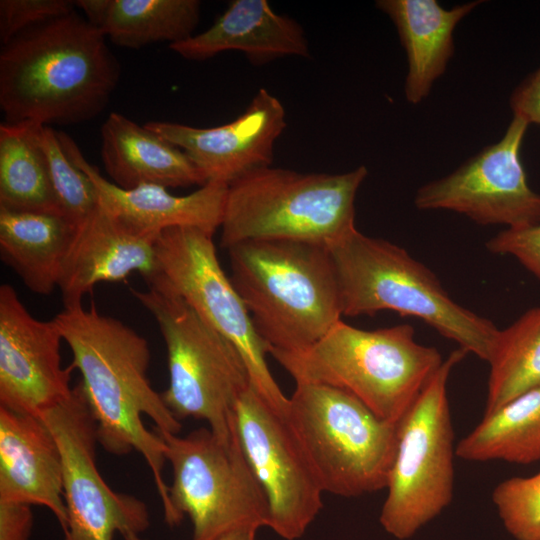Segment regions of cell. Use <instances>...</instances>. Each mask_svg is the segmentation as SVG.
Listing matches in <instances>:
<instances>
[{
  "label": "cell",
  "instance_id": "1",
  "mask_svg": "<svg viewBox=\"0 0 540 540\" xmlns=\"http://www.w3.org/2000/svg\"><path fill=\"white\" fill-rule=\"evenodd\" d=\"M53 320L72 352L74 369L92 417L98 443L112 455L132 451L145 459L161 500L164 521H179L171 507L163 477L165 444L160 432L178 434L179 421L148 378V341L120 320L99 313L94 303L64 307Z\"/></svg>",
  "mask_w": 540,
  "mask_h": 540
},
{
  "label": "cell",
  "instance_id": "2",
  "mask_svg": "<svg viewBox=\"0 0 540 540\" xmlns=\"http://www.w3.org/2000/svg\"><path fill=\"white\" fill-rule=\"evenodd\" d=\"M106 39L74 11L2 45L0 108L5 121L72 125L100 114L120 78Z\"/></svg>",
  "mask_w": 540,
  "mask_h": 540
},
{
  "label": "cell",
  "instance_id": "3",
  "mask_svg": "<svg viewBox=\"0 0 540 540\" xmlns=\"http://www.w3.org/2000/svg\"><path fill=\"white\" fill-rule=\"evenodd\" d=\"M227 250L230 280L267 353L303 351L342 319L329 248L287 240H248Z\"/></svg>",
  "mask_w": 540,
  "mask_h": 540
},
{
  "label": "cell",
  "instance_id": "4",
  "mask_svg": "<svg viewBox=\"0 0 540 540\" xmlns=\"http://www.w3.org/2000/svg\"><path fill=\"white\" fill-rule=\"evenodd\" d=\"M269 354L296 384L344 390L393 424L400 422L444 361L435 347L415 340L409 324L363 330L342 319L303 351Z\"/></svg>",
  "mask_w": 540,
  "mask_h": 540
},
{
  "label": "cell",
  "instance_id": "5",
  "mask_svg": "<svg viewBox=\"0 0 540 540\" xmlns=\"http://www.w3.org/2000/svg\"><path fill=\"white\" fill-rule=\"evenodd\" d=\"M329 251L343 316L390 310L415 317L467 353L489 361L500 329L455 302L437 276L404 248L356 229Z\"/></svg>",
  "mask_w": 540,
  "mask_h": 540
},
{
  "label": "cell",
  "instance_id": "6",
  "mask_svg": "<svg viewBox=\"0 0 540 540\" xmlns=\"http://www.w3.org/2000/svg\"><path fill=\"white\" fill-rule=\"evenodd\" d=\"M365 166L338 174L271 166L228 185L222 247L248 240H287L329 248L356 230L355 198Z\"/></svg>",
  "mask_w": 540,
  "mask_h": 540
},
{
  "label": "cell",
  "instance_id": "7",
  "mask_svg": "<svg viewBox=\"0 0 540 540\" xmlns=\"http://www.w3.org/2000/svg\"><path fill=\"white\" fill-rule=\"evenodd\" d=\"M130 288L152 314L167 348L169 385L161 393L179 420H205L223 440L236 433L234 409L252 384L247 365L225 336L204 320L159 274Z\"/></svg>",
  "mask_w": 540,
  "mask_h": 540
},
{
  "label": "cell",
  "instance_id": "8",
  "mask_svg": "<svg viewBox=\"0 0 540 540\" xmlns=\"http://www.w3.org/2000/svg\"><path fill=\"white\" fill-rule=\"evenodd\" d=\"M285 415L324 492L351 498L386 489L398 424L344 390L310 383L296 384Z\"/></svg>",
  "mask_w": 540,
  "mask_h": 540
},
{
  "label": "cell",
  "instance_id": "9",
  "mask_svg": "<svg viewBox=\"0 0 540 540\" xmlns=\"http://www.w3.org/2000/svg\"><path fill=\"white\" fill-rule=\"evenodd\" d=\"M468 353L452 351L398 423L396 455L379 522L398 540L440 515L454 493L456 445L447 394L452 369Z\"/></svg>",
  "mask_w": 540,
  "mask_h": 540
},
{
  "label": "cell",
  "instance_id": "10",
  "mask_svg": "<svg viewBox=\"0 0 540 540\" xmlns=\"http://www.w3.org/2000/svg\"><path fill=\"white\" fill-rule=\"evenodd\" d=\"M172 468L171 507L181 522L187 515L192 540H214L243 526H268L269 507L240 444L201 427L184 437L154 429Z\"/></svg>",
  "mask_w": 540,
  "mask_h": 540
},
{
  "label": "cell",
  "instance_id": "11",
  "mask_svg": "<svg viewBox=\"0 0 540 540\" xmlns=\"http://www.w3.org/2000/svg\"><path fill=\"white\" fill-rule=\"evenodd\" d=\"M213 235L194 227L162 231L155 244L157 274L241 353L256 391L286 413L289 399L273 378L267 349L243 300L220 266Z\"/></svg>",
  "mask_w": 540,
  "mask_h": 540
},
{
  "label": "cell",
  "instance_id": "12",
  "mask_svg": "<svg viewBox=\"0 0 540 540\" xmlns=\"http://www.w3.org/2000/svg\"><path fill=\"white\" fill-rule=\"evenodd\" d=\"M54 435L63 464L67 528L63 540H142L150 527L146 504L114 491L96 465L97 427L78 382L70 397L39 417Z\"/></svg>",
  "mask_w": 540,
  "mask_h": 540
},
{
  "label": "cell",
  "instance_id": "13",
  "mask_svg": "<svg viewBox=\"0 0 540 540\" xmlns=\"http://www.w3.org/2000/svg\"><path fill=\"white\" fill-rule=\"evenodd\" d=\"M235 427L269 507L268 527L285 540L303 536L323 507L322 490L284 413L251 384L234 409Z\"/></svg>",
  "mask_w": 540,
  "mask_h": 540
},
{
  "label": "cell",
  "instance_id": "14",
  "mask_svg": "<svg viewBox=\"0 0 540 540\" xmlns=\"http://www.w3.org/2000/svg\"><path fill=\"white\" fill-rule=\"evenodd\" d=\"M528 123L513 117L504 136L449 175L420 187V210L444 209L482 225L523 228L540 223V194L527 182L520 150Z\"/></svg>",
  "mask_w": 540,
  "mask_h": 540
},
{
  "label": "cell",
  "instance_id": "15",
  "mask_svg": "<svg viewBox=\"0 0 540 540\" xmlns=\"http://www.w3.org/2000/svg\"><path fill=\"white\" fill-rule=\"evenodd\" d=\"M62 334L33 317L9 284L0 286V406L40 417L70 397L73 366L63 367Z\"/></svg>",
  "mask_w": 540,
  "mask_h": 540
},
{
  "label": "cell",
  "instance_id": "16",
  "mask_svg": "<svg viewBox=\"0 0 540 540\" xmlns=\"http://www.w3.org/2000/svg\"><path fill=\"white\" fill-rule=\"evenodd\" d=\"M144 125L184 151L207 182L229 185L271 166L274 143L286 127V112L274 95L261 88L239 117L220 126L200 128L167 121Z\"/></svg>",
  "mask_w": 540,
  "mask_h": 540
},
{
  "label": "cell",
  "instance_id": "17",
  "mask_svg": "<svg viewBox=\"0 0 540 540\" xmlns=\"http://www.w3.org/2000/svg\"><path fill=\"white\" fill-rule=\"evenodd\" d=\"M58 135L68 157L94 183L99 204L134 230L158 236L169 228L194 227L214 235L221 226L227 184L208 181L184 196L173 195L167 188L153 184L124 189L103 177L71 137L63 132Z\"/></svg>",
  "mask_w": 540,
  "mask_h": 540
},
{
  "label": "cell",
  "instance_id": "18",
  "mask_svg": "<svg viewBox=\"0 0 540 540\" xmlns=\"http://www.w3.org/2000/svg\"><path fill=\"white\" fill-rule=\"evenodd\" d=\"M158 236L134 230L99 204L78 226L63 263L58 288L64 307L82 304L98 283L123 281L133 272L153 276Z\"/></svg>",
  "mask_w": 540,
  "mask_h": 540
},
{
  "label": "cell",
  "instance_id": "19",
  "mask_svg": "<svg viewBox=\"0 0 540 540\" xmlns=\"http://www.w3.org/2000/svg\"><path fill=\"white\" fill-rule=\"evenodd\" d=\"M0 501L48 508L63 532L67 509L57 441L36 416L0 406Z\"/></svg>",
  "mask_w": 540,
  "mask_h": 540
},
{
  "label": "cell",
  "instance_id": "20",
  "mask_svg": "<svg viewBox=\"0 0 540 540\" xmlns=\"http://www.w3.org/2000/svg\"><path fill=\"white\" fill-rule=\"evenodd\" d=\"M169 47L192 61L237 50L255 65L286 56L308 57L310 53L302 27L276 13L266 0H234L207 30Z\"/></svg>",
  "mask_w": 540,
  "mask_h": 540
},
{
  "label": "cell",
  "instance_id": "21",
  "mask_svg": "<svg viewBox=\"0 0 540 540\" xmlns=\"http://www.w3.org/2000/svg\"><path fill=\"white\" fill-rule=\"evenodd\" d=\"M101 159L110 181L131 189L203 186L207 181L179 147L127 116L111 112L100 129Z\"/></svg>",
  "mask_w": 540,
  "mask_h": 540
},
{
  "label": "cell",
  "instance_id": "22",
  "mask_svg": "<svg viewBox=\"0 0 540 540\" xmlns=\"http://www.w3.org/2000/svg\"><path fill=\"white\" fill-rule=\"evenodd\" d=\"M483 1L444 9L436 0H378L376 6L394 23L405 49L408 72L405 97L417 104L431 91L454 54L457 24Z\"/></svg>",
  "mask_w": 540,
  "mask_h": 540
},
{
  "label": "cell",
  "instance_id": "23",
  "mask_svg": "<svg viewBox=\"0 0 540 540\" xmlns=\"http://www.w3.org/2000/svg\"><path fill=\"white\" fill-rule=\"evenodd\" d=\"M78 225L62 214L0 207V256L35 294L58 287Z\"/></svg>",
  "mask_w": 540,
  "mask_h": 540
},
{
  "label": "cell",
  "instance_id": "24",
  "mask_svg": "<svg viewBox=\"0 0 540 540\" xmlns=\"http://www.w3.org/2000/svg\"><path fill=\"white\" fill-rule=\"evenodd\" d=\"M43 125H0V207L15 211L62 214L39 139Z\"/></svg>",
  "mask_w": 540,
  "mask_h": 540
},
{
  "label": "cell",
  "instance_id": "25",
  "mask_svg": "<svg viewBox=\"0 0 540 540\" xmlns=\"http://www.w3.org/2000/svg\"><path fill=\"white\" fill-rule=\"evenodd\" d=\"M456 456L472 462L519 465L540 461V386L483 416L456 444Z\"/></svg>",
  "mask_w": 540,
  "mask_h": 540
},
{
  "label": "cell",
  "instance_id": "26",
  "mask_svg": "<svg viewBox=\"0 0 540 540\" xmlns=\"http://www.w3.org/2000/svg\"><path fill=\"white\" fill-rule=\"evenodd\" d=\"M198 0H107L97 26L117 46L139 49L193 35L200 18Z\"/></svg>",
  "mask_w": 540,
  "mask_h": 540
},
{
  "label": "cell",
  "instance_id": "27",
  "mask_svg": "<svg viewBox=\"0 0 540 540\" xmlns=\"http://www.w3.org/2000/svg\"><path fill=\"white\" fill-rule=\"evenodd\" d=\"M488 363L484 416L540 386V307L529 309L499 330Z\"/></svg>",
  "mask_w": 540,
  "mask_h": 540
},
{
  "label": "cell",
  "instance_id": "28",
  "mask_svg": "<svg viewBox=\"0 0 540 540\" xmlns=\"http://www.w3.org/2000/svg\"><path fill=\"white\" fill-rule=\"evenodd\" d=\"M39 139L61 211L79 226L99 205L96 187L90 177L68 157L57 131L43 125Z\"/></svg>",
  "mask_w": 540,
  "mask_h": 540
},
{
  "label": "cell",
  "instance_id": "29",
  "mask_svg": "<svg viewBox=\"0 0 540 540\" xmlns=\"http://www.w3.org/2000/svg\"><path fill=\"white\" fill-rule=\"evenodd\" d=\"M491 498L510 536L515 540H540V472L501 481Z\"/></svg>",
  "mask_w": 540,
  "mask_h": 540
},
{
  "label": "cell",
  "instance_id": "30",
  "mask_svg": "<svg viewBox=\"0 0 540 540\" xmlns=\"http://www.w3.org/2000/svg\"><path fill=\"white\" fill-rule=\"evenodd\" d=\"M71 0H1L0 41L4 45L23 31L75 11Z\"/></svg>",
  "mask_w": 540,
  "mask_h": 540
},
{
  "label": "cell",
  "instance_id": "31",
  "mask_svg": "<svg viewBox=\"0 0 540 540\" xmlns=\"http://www.w3.org/2000/svg\"><path fill=\"white\" fill-rule=\"evenodd\" d=\"M493 254L515 257L540 279V223L523 228H506L486 243Z\"/></svg>",
  "mask_w": 540,
  "mask_h": 540
},
{
  "label": "cell",
  "instance_id": "32",
  "mask_svg": "<svg viewBox=\"0 0 540 540\" xmlns=\"http://www.w3.org/2000/svg\"><path fill=\"white\" fill-rule=\"evenodd\" d=\"M510 107L515 117L540 126V68L513 90Z\"/></svg>",
  "mask_w": 540,
  "mask_h": 540
},
{
  "label": "cell",
  "instance_id": "33",
  "mask_svg": "<svg viewBox=\"0 0 540 540\" xmlns=\"http://www.w3.org/2000/svg\"><path fill=\"white\" fill-rule=\"evenodd\" d=\"M32 527L31 505L0 501V540H29Z\"/></svg>",
  "mask_w": 540,
  "mask_h": 540
},
{
  "label": "cell",
  "instance_id": "34",
  "mask_svg": "<svg viewBox=\"0 0 540 540\" xmlns=\"http://www.w3.org/2000/svg\"><path fill=\"white\" fill-rule=\"evenodd\" d=\"M259 528L243 526L230 530L214 540H256V532Z\"/></svg>",
  "mask_w": 540,
  "mask_h": 540
}]
</instances>
